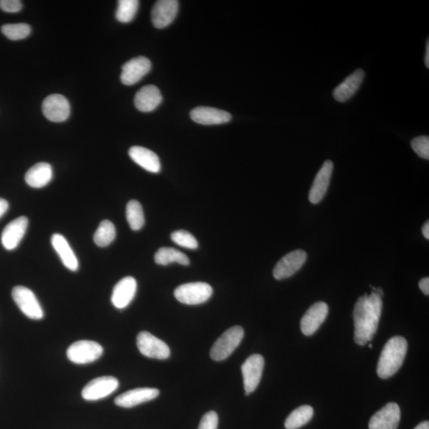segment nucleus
Here are the masks:
<instances>
[{"mask_svg": "<svg viewBox=\"0 0 429 429\" xmlns=\"http://www.w3.org/2000/svg\"><path fill=\"white\" fill-rule=\"evenodd\" d=\"M383 310V301L378 294H365L359 298L354 308L355 341L365 346L376 334Z\"/></svg>", "mask_w": 429, "mask_h": 429, "instance_id": "obj_1", "label": "nucleus"}, {"mask_svg": "<svg viewBox=\"0 0 429 429\" xmlns=\"http://www.w3.org/2000/svg\"><path fill=\"white\" fill-rule=\"evenodd\" d=\"M408 343L402 336L389 339L381 351L378 362L377 373L381 379H389L401 368L407 355Z\"/></svg>", "mask_w": 429, "mask_h": 429, "instance_id": "obj_2", "label": "nucleus"}, {"mask_svg": "<svg viewBox=\"0 0 429 429\" xmlns=\"http://www.w3.org/2000/svg\"><path fill=\"white\" fill-rule=\"evenodd\" d=\"M244 330L240 326H235L226 330L212 346L210 355L214 361H223L229 358L240 344Z\"/></svg>", "mask_w": 429, "mask_h": 429, "instance_id": "obj_3", "label": "nucleus"}, {"mask_svg": "<svg viewBox=\"0 0 429 429\" xmlns=\"http://www.w3.org/2000/svg\"><path fill=\"white\" fill-rule=\"evenodd\" d=\"M212 292L210 285L205 282H192L178 286L175 291V296L178 301L184 305L196 306L210 300Z\"/></svg>", "mask_w": 429, "mask_h": 429, "instance_id": "obj_4", "label": "nucleus"}, {"mask_svg": "<svg viewBox=\"0 0 429 429\" xmlns=\"http://www.w3.org/2000/svg\"><path fill=\"white\" fill-rule=\"evenodd\" d=\"M12 297L22 313L28 318L36 320L43 318V308L31 290L21 285L15 286L12 290Z\"/></svg>", "mask_w": 429, "mask_h": 429, "instance_id": "obj_5", "label": "nucleus"}, {"mask_svg": "<svg viewBox=\"0 0 429 429\" xmlns=\"http://www.w3.org/2000/svg\"><path fill=\"white\" fill-rule=\"evenodd\" d=\"M102 346L90 341H76L67 350L68 359L76 365H88L97 361L103 355Z\"/></svg>", "mask_w": 429, "mask_h": 429, "instance_id": "obj_6", "label": "nucleus"}, {"mask_svg": "<svg viewBox=\"0 0 429 429\" xmlns=\"http://www.w3.org/2000/svg\"><path fill=\"white\" fill-rule=\"evenodd\" d=\"M137 346L142 355L151 359L166 360L170 355L169 346L148 332H142L137 336Z\"/></svg>", "mask_w": 429, "mask_h": 429, "instance_id": "obj_7", "label": "nucleus"}, {"mask_svg": "<svg viewBox=\"0 0 429 429\" xmlns=\"http://www.w3.org/2000/svg\"><path fill=\"white\" fill-rule=\"evenodd\" d=\"M265 366L264 358L261 355H250L242 366L244 390L246 395L253 393L260 383Z\"/></svg>", "mask_w": 429, "mask_h": 429, "instance_id": "obj_8", "label": "nucleus"}, {"mask_svg": "<svg viewBox=\"0 0 429 429\" xmlns=\"http://www.w3.org/2000/svg\"><path fill=\"white\" fill-rule=\"evenodd\" d=\"M117 379L111 376H104L95 379L85 386L82 390V397L86 401H98L109 397L118 387Z\"/></svg>", "mask_w": 429, "mask_h": 429, "instance_id": "obj_9", "label": "nucleus"}, {"mask_svg": "<svg viewBox=\"0 0 429 429\" xmlns=\"http://www.w3.org/2000/svg\"><path fill=\"white\" fill-rule=\"evenodd\" d=\"M307 260L305 250H296L284 256L274 267L273 274L277 280L289 278L301 269Z\"/></svg>", "mask_w": 429, "mask_h": 429, "instance_id": "obj_10", "label": "nucleus"}, {"mask_svg": "<svg viewBox=\"0 0 429 429\" xmlns=\"http://www.w3.org/2000/svg\"><path fill=\"white\" fill-rule=\"evenodd\" d=\"M400 421V407L397 403L390 402L373 415L369 422V429H397Z\"/></svg>", "mask_w": 429, "mask_h": 429, "instance_id": "obj_11", "label": "nucleus"}, {"mask_svg": "<svg viewBox=\"0 0 429 429\" xmlns=\"http://www.w3.org/2000/svg\"><path fill=\"white\" fill-rule=\"evenodd\" d=\"M43 112L48 121L55 123L64 122L70 115L69 101L62 95H50L43 101Z\"/></svg>", "mask_w": 429, "mask_h": 429, "instance_id": "obj_12", "label": "nucleus"}, {"mask_svg": "<svg viewBox=\"0 0 429 429\" xmlns=\"http://www.w3.org/2000/svg\"><path fill=\"white\" fill-rule=\"evenodd\" d=\"M151 69L150 60L138 57L123 64L121 80L123 85L130 86L139 82Z\"/></svg>", "mask_w": 429, "mask_h": 429, "instance_id": "obj_13", "label": "nucleus"}, {"mask_svg": "<svg viewBox=\"0 0 429 429\" xmlns=\"http://www.w3.org/2000/svg\"><path fill=\"white\" fill-rule=\"evenodd\" d=\"M329 311V306L325 302H317L310 307L301 320V329L304 335H313L324 323Z\"/></svg>", "mask_w": 429, "mask_h": 429, "instance_id": "obj_14", "label": "nucleus"}, {"mask_svg": "<svg viewBox=\"0 0 429 429\" xmlns=\"http://www.w3.org/2000/svg\"><path fill=\"white\" fill-rule=\"evenodd\" d=\"M179 8L176 0H159L155 3L151 11V20L154 27L163 29L175 20Z\"/></svg>", "mask_w": 429, "mask_h": 429, "instance_id": "obj_15", "label": "nucleus"}, {"mask_svg": "<svg viewBox=\"0 0 429 429\" xmlns=\"http://www.w3.org/2000/svg\"><path fill=\"white\" fill-rule=\"evenodd\" d=\"M334 165L332 161H325L322 165L309 191L308 199L312 204L317 205L325 198L329 189Z\"/></svg>", "mask_w": 429, "mask_h": 429, "instance_id": "obj_16", "label": "nucleus"}, {"mask_svg": "<svg viewBox=\"0 0 429 429\" xmlns=\"http://www.w3.org/2000/svg\"><path fill=\"white\" fill-rule=\"evenodd\" d=\"M29 220L25 217L17 218L5 226L3 231L1 241L5 249H15L26 234Z\"/></svg>", "mask_w": 429, "mask_h": 429, "instance_id": "obj_17", "label": "nucleus"}, {"mask_svg": "<svg viewBox=\"0 0 429 429\" xmlns=\"http://www.w3.org/2000/svg\"><path fill=\"white\" fill-rule=\"evenodd\" d=\"M137 292V282L132 277L121 280L113 289L111 302L116 308H127L133 301Z\"/></svg>", "mask_w": 429, "mask_h": 429, "instance_id": "obj_18", "label": "nucleus"}, {"mask_svg": "<svg viewBox=\"0 0 429 429\" xmlns=\"http://www.w3.org/2000/svg\"><path fill=\"white\" fill-rule=\"evenodd\" d=\"M365 72L358 69L349 75L341 85H339L333 91V97L338 102H347L353 97L360 88L363 80H365Z\"/></svg>", "mask_w": 429, "mask_h": 429, "instance_id": "obj_19", "label": "nucleus"}, {"mask_svg": "<svg viewBox=\"0 0 429 429\" xmlns=\"http://www.w3.org/2000/svg\"><path fill=\"white\" fill-rule=\"evenodd\" d=\"M159 395V390L155 388H137L122 393L116 398L115 403L123 408H133L142 403L154 400Z\"/></svg>", "mask_w": 429, "mask_h": 429, "instance_id": "obj_20", "label": "nucleus"}, {"mask_svg": "<svg viewBox=\"0 0 429 429\" xmlns=\"http://www.w3.org/2000/svg\"><path fill=\"white\" fill-rule=\"evenodd\" d=\"M193 121L202 125H218L229 123L231 115L228 111L210 107H198L190 112Z\"/></svg>", "mask_w": 429, "mask_h": 429, "instance_id": "obj_21", "label": "nucleus"}, {"mask_svg": "<svg viewBox=\"0 0 429 429\" xmlns=\"http://www.w3.org/2000/svg\"><path fill=\"white\" fill-rule=\"evenodd\" d=\"M162 101L163 95L158 88L154 86L142 87L135 97L136 109L142 112L153 111L162 103Z\"/></svg>", "mask_w": 429, "mask_h": 429, "instance_id": "obj_22", "label": "nucleus"}, {"mask_svg": "<svg viewBox=\"0 0 429 429\" xmlns=\"http://www.w3.org/2000/svg\"><path fill=\"white\" fill-rule=\"evenodd\" d=\"M131 159L142 168L157 174L161 170L160 160L156 154L149 149L142 147H133L129 150Z\"/></svg>", "mask_w": 429, "mask_h": 429, "instance_id": "obj_23", "label": "nucleus"}, {"mask_svg": "<svg viewBox=\"0 0 429 429\" xmlns=\"http://www.w3.org/2000/svg\"><path fill=\"white\" fill-rule=\"evenodd\" d=\"M51 243L65 267L71 271L79 270V260H77L76 256L67 238L62 235L55 234L51 238Z\"/></svg>", "mask_w": 429, "mask_h": 429, "instance_id": "obj_24", "label": "nucleus"}, {"mask_svg": "<svg viewBox=\"0 0 429 429\" xmlns=\"http://www.w3.org/2000/svg\"><path fill=\"white\" fill-rule=\"evenodd\" d=\"M53 178V170L50 164L39 163L29 169L25 175V181L28 186L40 189L47 186Z\"/></svg>", "mask_w": 429, "mask_h": 429, "instance_id": "obj_25", "label": "nucleus"}, {"mask_svg": "<svg viewBox=\"0 0 429 429\" xmlns=\"http://www.w3.org/2000/svg\"><path fill=\"white\" fill-rule=\"evenodd\" d=\"M154 261L161 266H167L172 262H177L183 266H188L190 264L187 255L172 247L160 248L154 255Z\"/></svg>", "mask_w": 429, "mask_h": 429, "instance_id": "obj_26", "label": "nucleus"}, {"mask_svg": "<svg viewBox=\"0 0 429 429\" xmlns=\"http://www.w3.org/2000/svg\"><path fill=\"white\" fill-rule=\"evenodd\" d=\"M314 410L309 405H302L292 412L285 422L286 429H297L306 425L313 418Z\"/></svg>", "mask_w": 429, "mask_h": 429, "instance_id": "obj_27", "label": "nucleus"}, {"mask_svg": "<svg viewBox=\"0 0 429 429\" xmlns=\"http://www.w3.org/2000/svg\"><path fill=\"white\" fill-rule=\"evenodd\" d=\"M116 236L115 225L109 220L105 219L100 223L97 230L95 231L93 240L98 247H105L114 241Z\"/></svg>", "mask_w": 429, "mask_h": 429, "instance_id": "obj_28", "label": "nucleus"}, {"mask_svg": "<svg viewBox=\"0 0 429 429\" xmlns=\"http://www.w3.org/2000/svg\"><path fill=\"white\" fill-rule=\"evenodd\" d=\"M126 216L130 228L133 231L140 230L145 224L144 213L139 201L132 200L128 202Z\"/></svg>", "mask_w": 429, "mask_h": 429, "instance_id": "obj_29", "label": "nucleus"}, {"mask_svg": "<svg viewBox=\"0 0 429 429\" xmlns=\"http://www.w3.org/2000/svg\"><path fill=\"white\" fill-rule=\"evenodd\" d=\"M139 1L137 0H119L116 13L118 22L128 23L134 20L138 12Z\"/></svg>", "mask_w": 429, "mask_h": 429, "instance_id": "obj_30", "label": "nucleus"}, {"mask_svg": "<svg viewBox=\"0 0 429 429\" xmlns=\"http://www.w3.org/2000/svg\"><path fill=\"white\" fill-rule=\"evenodd\" d=\"M2 33L11 41L26 39L32 32V28L26 23L5 24L1 28Z\"/></svg>", "mask_w": 429, "mask_h": 429, "instance_id": "obj_31", "label": "nucleus"}, {"mask_svg": "<svg viewBox=\"0 0 429 429\" xmlns=\"http://www.w3.org/2000/svg\"><path fill=\"white\" fill-rule=\"evenodd\" d=\"M171 240L178 246L184 248L195 250L198 247V240L187 231L180 230L172 232Z\"/></svg>", "mask_w": 429, "mask_h": 429, "instance_id": "obj_32", "label": "nucleus"}, {"mask_svg": "<svg viewBox=\"0 0 429 429\" xmlns=\"http://www.w3.org/2000/svg\"><path fill=\"white\" fill-rule=\"evenodd\" d=\"M411 147L414 151L421 158L429 159V138L428 136L416 137L411 141Z\"/></svg>", "mask_w": 429, "mask_h": 429, "instance_id": "obj_33", "label": "nucleus"}, {"mask_svg": "<svg viewBox=\"0 0 429 429\" xmlns=\"http://www.w3.org/2000/svg\"><path fill=\"white\" fill-rule=\"evenodd\" d=\"M219 417L216 412H208L202 417L198 429H217Z\"/></svg>", "mask_w": 429, "mask_h": 429, "instance_id": "obj_34", "label": "nucleus"}, {"mask_svg": "<svg viewBox=\"0 0 429 429\" xmlns=\"http://www.w3.org/2000/svg\"><path fill=\"white\" fill-rule=\"evenodd\" d=\"M22 8V4L20 0H0V9L8 13H16Z\"/></svg>", "mask_w": 429, "mask_h": 429, "instance_id": "obj_35", "label": "nucleus"}, {"mask_svg": "<svg viewBox=\"0 0 429 429\" xmlns=\"http://www.w3.org/2000/svg\"><path fill=\"white\" fill-rule=\"evenodd\" d=\"M419 288L426 296L429 295V278H422L419 282Z\"/></svg>", "mask_w": 429, "mask_h": 429, "instance_id": "obj_36", "label": "nucleus"}, {"mask_svg": "<svg viewBox=\"0 0 429 429\" xmlns=\"http://www.w3.org/2000/svg\"><path fill=\"white\" fill-rule=\"evenodd\" d=\"M8 202L3 198H0V218L8 210Z\"/></svg>", "mask_w": 429, "mask_h": 429, "instance_id": "obj_37", "label": "nucleus"}, {"mask_svg": "<svg viewBox=\"0 0 429 429\" xmlns=\"http://www.w3.org/2000/svg\"><path fill=\"white\" fill-rule=\"evenodd\" d=\"M422 233H423V236H424L425 238H427V240H428L429 238V222H427L424 225H423Z\"/></svg>", "mask_w": 429, "mask_h": 429, "instance_id": "obj_38", "label": "nucleus"}, {"mask_svg": "<svg viewBox=\"0 0 429 429\" xmlns=\"http://www.w3.org/2000/svg\"><path fill=\"white\" fill-rule=\"evenodd\" d=\"M425 67L428 69L429 68V40H427V43H426V53H425Z\"/></svg>", "mask_w": 429, "mask_h": 429, "instance_id": "obj_39", "label": "nucleus"}, {"mask_svg": "<svg viewBox=\"0 0 429 429\" xmlns=\"http://www.w3.org/2000/svg\"><path fill=\"white\" fill-rule=\"evenodd\" d=\"M414 429H429V422L428 421H423L417 425Z\"/></svg>", "mask_w": 429, "mask_h": 429, "instance_id": "obj_40", "label": "nucleus"}, {"mask_svg": "<svg viewBox=\"0 0 429 429\" xmlns=\"http://www.w3.org/2000/svg\"><path fill=\"white\" fill-rule=\"evenodd\" d=\"M371 287L373 289V292H374V293L378 294L379 296L383 297V289L381 288H375L373 287V286L371 285Z\"/></svg>", "mask_w": 429, "mask_h": 429, "instance_id": "obj_41", "label": "nucleus"}, {"mask_svg": "<svg viewBox=\"0 0 429 429\" xmlns=\"http://www.w3.org/2000/svg\"><path fill=\"white\" fill-rule=\"evenodd\" d=\"M369 348H373V345L372 343H369Z\"/></svg>", "mask_w": 429, "mask_h": 429, "instance_id": "obj_42", "label": "nucleus"}]
</instances>
